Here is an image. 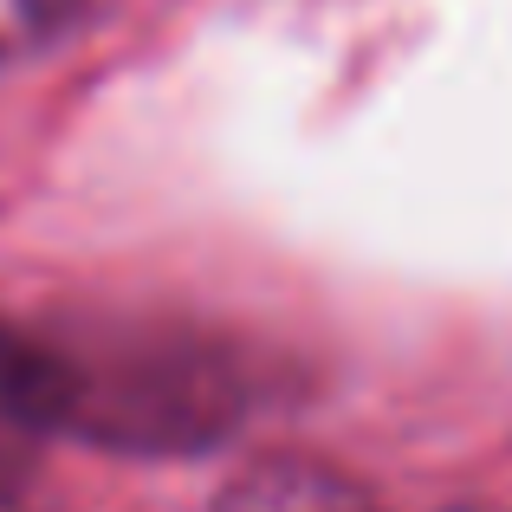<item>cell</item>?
I'll return each mask as SVG.
<instances>
[{
	"label": "cell",
	"mask_w": 512,
	"mask_h": 512,
	"mask_svg": "<svg viewBox=\"0 0 512 512\" xmlns=\"http://www.w3.org/2000/svg\"><path fill=\"white\" fill-rule=\"evenodd\" d=\"M26 383L46 435L124 454H188L234 435L253 376L214 331L175 318H59L20 325Z\"/></svg>",
	"instance_id": "cell-1"
},
{
	"label": "cell",
	"mask_w": 512,
	"mask_h": 512,
	"mask_svg": "<svg viewBox=\"0 0 512 512\" xmlns=\"http://www.w3.org/2000/svg\"><path fill=\"white\" fill-rule=\"evenodd\" d=\"M214 512H383L357 480H344L338 467L299 461V454H266V461L240 467L221 487Z\"/></svg>",
	"instance_id": "cell-2"
},
{
	"label": "cell",
	"mask_w": 512,
	"mask_h": 512,
	"mask_svg": "<svg viewBox=\"0 0 512 512\" xmlns=\"http://www.w3.org/2000/svg\"><path fill=\"white\" fill-rule=\"evenodd\" d=\"M39 441H46V428H39V409H33V383H26L20 325L0 318V487H7L13 474H26Z\"/></svg>",
	"instance_id": "cell-3"
},
{
	"label": "cell",
	"mask_w": 512,
	"mask_h": 512,
	"mask_svg": "<svg viewBox=\"0 0 512 512\" xmlns=\"http://www.w3.org/2000/svg\"><path fill=\"white\" fill-rule=\"evenodd\" d=\"M85 7H91V0H0V65L52 46V39H59Z\"/></svg>",
	"instance_id": "cell-4"
}]
</instances>
